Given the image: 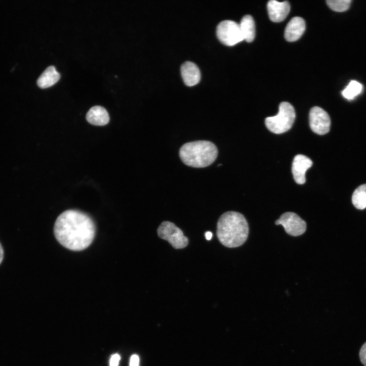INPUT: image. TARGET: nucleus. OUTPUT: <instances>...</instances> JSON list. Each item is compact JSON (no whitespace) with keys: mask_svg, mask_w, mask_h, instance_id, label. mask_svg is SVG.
<instances>
[{"mask_svg":"<svg viewBox=\"0 0 366 366\" xmlns=\"http://www.w3.org/2000/svg\"><path fill=\"white\" fill-rule=\"evenodd\" d=\"M4 256V251L3 249V247L0 243V264L1 263Z\"/></svg>","mask_w":366,"mask_h":366,"instance_id":"23","label":"nucleus"},{"mask_svg":"<svg viewBox=\"0 0 366 366\" xmlns=\"http://www.w3.org/2000/svg\"><path fill=\"white\" fill-rule=\"evenodd\" d=\"M218 154L217 146L206 140H198L184 144L179 149V155L187 166L203 168L212 164Z\"/></svg>","mask_w":366,"mask_h":366,"instance_id":"3","label":"nucleus"},{"mask_svg":"<svg viewBox=\"0 0 366 366\" xmlns=\"http://www.w3.org/2000/svg\"><path fill=\"white\" fill-rule=\"evenodd\" d=\"M313 164L312 161L303 155H297L294 158L292 172L295 182L298 184H303L306 182V172Z\"/></svg>","mask_w":366,"mask_h":366,"instance_id":"9","label":"nucleus"},{"mask_svg":"<svg viewBox=\"0 0 366 366\" xmlns=\"http://www.w3.org/2000/svg\"><path fill=\"white\" fill-rule=\"evenodd\" d=\"M249 226L241 214L229 211L222 214L217 225V235L219 241L230 248L238 247L248 238Z\"/></svg>","mask_w":366,"mask_h":366,"instance_id":"2","label":"nucleus"},{"mask_svg":"<svg viewBox=\"0 0 366 366\" xmlns=\"http://www.w3.org/2000/svg\"><path fill=\"white\" fill-rule=\"evenodd\" d=\"M362 89L361 84L356 81L352 80L342 91V94L346 99L352 100L361 92Z\"/></svg>","mask_w":366,"mask_h":366,"instance_id":"17","label":"nucleus"},{"mask_svg":"<svg viewBox=\"0 0 366 366\" xmlns=\"http://www.w3.org/2000/svg\"><path fill=\"white\" fill-rule=\"evenodd\" d=\"M306 29L304 20L300 17L292 18L288 23L284 33L287 41L294 42L298 40Z\"/></svg>","mask_w":366,"mask_h":366,"instance_id":"11","label":"nucleus"},{"mask_svg":"<svg viewBox=\"0 0 366 366\" xmlns=\"http://www.w3.org/2000/svg\"><path fill=\"white\" fill-rule=\"evenodd\" d=\"M352 202L358 209L362 210L366 207V184L355 189L352 196Z\"/></svg>","mask_w":366,"mask_h":366,"instance_id":"16","label":"nucleus"},{"mask_svg":"<svg viewBox=\"0 0 366 366\" xmlns=\"http://www.w3.org/2000/svg\"><path fill=\"white\" fill-rule=\"evenodd\" d=\"M309 122L310 128L315 133L324 135L329 131L330 117L324 110L319 107L315 106L311 109Z\"/></svg>","mask_w":366,"mask_h":366,"instance_id":"8","label":"nucleus"},{"mask_svg":"<svg viewBox=\"0 0 366 366\" xmlns=\"http://www.w3.org/2000/svg\"><path fill=\"white\" fill-rule=\"evenodd\" d=\"M351 2V0L326 1L327 5L331 10L339 12L347 10L350 7Z\"/></svg>","mask_w":366,"mask_h":366,"instance_id":"18","label":"nucleus"},{"mask_svg":"<svg viewBox=\"0 0 366 366\" xmlns=\"http://www.w3.org/2000/svg\"><path fill=\"white\" fill-rule=\"evenodd\" d=\"M216 34L219 41L229 46L243 40L239 24L232 20L221 21L217 27Z\"/></svg>","mask_w":366,"mask_h":366,"instance_id":"6","label":"nucleus"},{"mask_svg":"<svg viewBox=\"0 0 366 366\" xmlns=\"http://www.w3.org/2000/svg\"><path fill=\"white\" fill-rule=\"evenodd\" d=\"M181 76L185 84L188 86H192L198 84L201 78L198 67L191 62H186L181 66Z\"/></svg>","mask_w":366,"mask_h":366,"instance_id":"12","label":"nucleus"},{"mask_svg":"<svg viewBox=\"0 0 366 366\" xmlns=\"http://www.w3.org/2000/svg\"><path fill=\"white\" fill-rule=\"evenodd\" d=\"M239 25L243 40L247 42H252L255 37V22L252 16L250 15L244 16Z\"/></svg>","mask_w":366,"mask_h":366,"instance_id":"15","label":"nucleus"},{"mask_svg":"<svg viewBox=\"0 0 366 366\" xmlns=\"http://www.w3.org/2000/svg\"><path fill=\"white\" fill-rule=\"evenodd\" d=\"M275 224L282 225L286 232L293 236L302 235L307 229L306 222L293 212L284 213L276 221Z\"/></svg>","mask_w":366,"mask_h":366,"instance_id":"7","label":"nucleus"},{"mask_svg":"<svg viewBox=\"0 0 366 366\" xmlns=\"http://www.w3.org/2000/svg\"><path fill=\"white\" fill-rule=\"evenodd\" d=\"M120 359V357L118 354H113L109 360V366H118Z\"/></svg>","mask_w":366,"mask_h":366,"instance_id":"20","label":"nucleus"},{"mask_svg":"<svg viewBox=\"0 0 366 366\" xmlns=\"http://www.w3.org/2000/svg\"><path fill=\"white\" fill-rule=\"evenodd\" d=\"M270 19L274 22L283 21L289 13L290 6L288 2H279L271 0L267 5Z\"/></svg>","mask_w":366,"mask_h":366,"instance_id":"10","label":"nucleus"},{"mask_svg":"<svg viewBox=\"0 0 366 366\" xmlns=\"http://www.w3.org/2000/svg\"><path fill=\"white\" fill-rule=\"evenodd\" d=\"M205 236L207 240H210L212 236V234L210 231H207L205 233Z\"/></svg>","mask_w":366,"mask_h":366,"instance_id":"22","label":"nucleus"},{"mask_svg":"<svg viewBox=\"0 0 366 366\" xmlns=\"http://www.w3.org/2000/svg\"><path fill=\"white\" fill-rule=\"evenodd\" d=\"M158 236L168 241L175 249H182L189 243L188 238L184 235L182 230L174 223L169 221H164L157 229Z\"/></svg>","mask_w":366,"mask_h":366,"instance_id":"5","label":"nucleus"},{"mask_svg":"<svg viewBox=\"0 0 366 366\" xmlns=\"http://www.w3.org/2000/svg\"><path fill=\"white\" fill-rule=\"evenodd\" d=\"M96 232L93 220L86 214L76 210H68L57 218L54 234L57 240L69 250L79 251L93 242Z\"/></svg>","mask_w":366,"mask_h":366,"instance_id":"1","label":"nucleus"},{"mask_svg":"<svg viewBox=\"0 0 366 366\" xmlns=\"http://www.w3.org/2000/svg\"><path fill=\"white\" fill-rule=\"evenodd\" d=\"M60 75L53 66L47 67L38 78L37 83L41 88H46L55 84Z\"/></svg>","mask_w":366,"mask_h":366,"instance_id":"14","label":"nucleus"},{"mask_svg":"<svg viewBox=\"0 0 366 366\" xmlns=\"http://www.w3.org/2000/svg\"><path fill=\"white\" fill-rule=\"evenodd\" d=\"M295 118V112L293 106L288 102H283L280 104L278 114L266 117L265 124L270 132L282 134L290 129Z\"/></svg>","mask_w":366,"mask_h":366,"instance_id":"4","label":"nucleus"},{"mask_svg":"<svg viewBox=\"0 0 366 366\" xmlns=\"http://www.w3.org/2000/svg\"><path fill=\"white\" fill-rule=\"evenodd\" d=\"M139 358L137 355L134 354L131 356L130 360V366H139Z\"/></svg>","mask_w":366,"mask_h":366,"instance_id":"21","label":"nucleus"},{"mask_svg":"<svg viewBox=\"0 0 366 366\" xmlns=\"http://www.w3.org/2000/svg\"><path fill=\"white\" fill-rule=\"evenodd\" d=\"M359 358L361 363L366 366V342L363 344L359 351Z\"/></svg>","mask_w":366,"mask_h":366,"instance_id":"19","label":"nucleus"},{"mask_svg":"<svg viewBox=\"0 0 366 366\" xmlns=\"http://www.w3.org/2000/svg\"><path fill=\"white\" fill-rule=\"evenodd\" d=\"M86 118L89 124L95 126L106 125L110 119L107 111L100 106L92 107L87 112Z\"/></svg>","mask_w":366,"mask_h":366,"instance_id":"13","label":"nucleus"}]
</instances>
